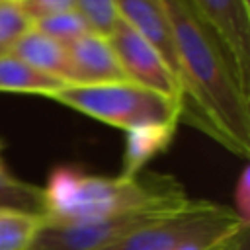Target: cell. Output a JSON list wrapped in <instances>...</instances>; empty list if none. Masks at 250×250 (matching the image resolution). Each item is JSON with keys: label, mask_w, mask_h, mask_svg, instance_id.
<instances>
[{"label": "cell", "mask_w": 250, "mask_h": 250, "mask_svg": "<svg viewBox=\"0 0 250 250\" xmlns=\"http://www.w3.org/2000/svg\"><path fill=\"white\" fill-rule=\"evenodd\" d=\"M172 25L188 92L184 117L234 154L250 152V94L236 70L186 0H160Z\"/></svg>", "instance_id": "6da1fadb"}, {"label": "cell", "mask_w": 250, "mask_h": 250, "mask_svg": "<svg viewBox=\"0 0 250 250\" xmlns=\"http://www.w3.org/2000/svg\"><path fill=\"white\" fill-rule=\"evenodd\" d=\"M43 193L45 225L98 221L129 211L176 207L189 199L170 174L143 170L135 178L88 174L78 164L51 168Z\"/></svg>", "instance_id": "7a4b0ae2"}, {"label": "cell", "mask_w": 250, "mask_h": 250, "mask_svg": "<svg viewBox=\"0 0 250 250\" xmlns=\"http://www.w3.org/2000/svg\"><path fill=\"white\" fill-rule=\"evenodd\" d=\"M51 100L117 129L182 119V104L141 84L123 80L107 84H66Z\"/></svg>", "instance_id": "3957f363"}, {"label": "cell", "mask_w": 250, "mask_h": 250, "mask_svg": "<svg viewBox=\"0 0 250 250\" xmlns=\"http://www.w3.org/2000/svg\"><path fill=\"white\" fill-rule=\"evenodd\" d=\"M244 229H248V225L242 223L232 209L207 199H191L189 205L178 213L98 250H180L189 244L229 240Z\"/></svg>", "instance_id": "277c9868"}, {"label": "cell", "mask_w": 250, "mask_h": 250, "mask_svg": "<svg viewBox=\"0 0 250 250\" xmlns=\"http://www.w3.org/2000/svg\"><path fill=\"white\" fill-rule=\"evenodd\" d=\"M191 197L176 207H160V209H141L129 211L98 221L88 223H72V225H45L37 238L33 240L29 250H98L102 246L113 244L115 240L150 225L164 217L178 213L188 207Z\"/></svg>", "instance_id": "5b68a950"}, {"label": "cell", "mask_w": 250, "mask_h": 250, "mask_svg": "<svg viewBox=\"0 0 250 250\" xmlns=\"http://www.w3.org/2000/svg\"><path fill=\"white\" fill-rule=\"evenodd\" d=\"M199 21L213 33L230 59L240 86L250 94V2L186 0Z\"/></svg>", "instance_id": "8992f818"}, {"label": "cell", "mask_w": 250, "mask_h": 250, "mask_svg": "<svg viewBox=\"0 0 250 250\" xmlns=\"http://www.w3.org/2000/svg\"><path fill=\"white\" fill-rule=\"evenodd\" d=\"M107 39L129 82L160 92L184 105V94L172 70L168 68L160 53L143 35H139L123 20H117Z\"/></svg>", "instance_id": "52a82bcc"}, {"label": "cell", "mask_w": 250, "mask_h": 250, "mask_svg": "<svg viewBox=\"0 0 250 250\" xmlns=\"http://www.w3.org/2000/svg\"><path fill=\"white\" fill-rule=\"evenodd\" d=\"M119 20H123L129 27H133L139 35H143L164 59L168 68L172 70L176 82L182 88L184 94V105H182V117L188 109V92H186V80L182 74V66L178 61L172 25L166 16V10L160 0H113Z\"/></svg>", "instance_id": "ba28073f"}, {"label": "cell", "mask_w": 250, "mask_h": 250, "mask_svg": "<svg viewBox=\"0 0 250 250\" xmlns=\"http://www.w3.org/2000/svg\"><path fill=\"white\" fill-rule=\"evenodd\" d=\"M72 84H107L127 80L105 35L86 33L66 45Z\"/></svg>", "instance_id": "9c48e42d"}, {"label": "cell", "mask_w": 250, "mask_h": 250, "mask_svg": "<svg viewBox=\"0 0 250 250\" xmlns=\"http://www.w3.org/2000/svg\"><path fill=\"white\" fill-rule=\"evenodd\" d=\"M178 121L170 123H148L141 127H133L125 131V150H123V166L119 176L121 178H135L139 176L145 166L156 158L158 154L166 152L176 137Z\"/></svg>", "instance_id": "30bf717a"}, {"label": "cell", "mask_w": 250, "mask_h": 250, "mask_svg": "<svg viewBox=\"0 0 250 250\" xmlns=\"http://www.w3.org/2000/svg\"><path fill=\"white\" fill-rule=\"evenodd\" d=\"M8 55L18 57L20 61L27 62L29 66H33L53 78L72 84V68H70L66 45H62L31 27L18 39V43L12 47V51Z\"/></svg>", "instance_id": "8fae6325"}, {"label": "cell", "mask_w": 250, "mask_h": 250, "mask_svg": "<svg viewBox=\"0 0 250 250\" xmlns=\"http://www.w3.org/2000/svg\"><path fill=\"white\" fill-rule=\"evenodd\" d=\"M62 86H66V82L29 66L27 62L20 61L14 55L0 57V92L33 94V96L51 98Z\"/></svg>", "instance_id": "7c38bea8"}, {"label": "cell", "mask_w": 250, "mask_h": 250, "mask_svg": "<svg viewBox=\"0 0 250 250\" xmlns=\"http://www.w3.org/2000/svg\"><path fill=\"white\" fill-rule=\"evenodd\" d=\"M43 227V213L0 207V250H29Z\"/></svg>", "instance_id": "4fadbf2b"}, {"label": "cell", "mask_w": 250, "mask_h": 250, "mask_svg": "<svg viewBox=\"0 0 250 250\" xmlns=\"http://www.w3.org/2000/svg\"><path fill=\"white\" fill-rule=\"evenodd\" d=\"M31 29H35V31H39V33H43V35H47V37H51V39H55L62 45H68L70 41H74V39L92 31L90 25L86 23V20L80 16V12L76 8L33 20Z\"/></svg>", "instance_id": "5bb4252c"}, {"label": "cell", "mask_w": 250, "mask_h": 250, "mask_svg": "<svg viewBox=\"0 0 250 250\" xmlns=\"http://www.w3.org/2000/svg\"><path fill=\"white\" fill-rule=\"evenodd\" d=\"M0 207L43 213L41 188L12 176L10 170H2L0 172Z\"/></svg>", "instance_id": "9a60e30c"}, {"label": "cell", "mask_w": 250, "mask_h": 250, "mask_svg": "<svg viewBox=\"0 0 250 250\" xmlns=\"http://www.w3.org/2000/svg\"><path fill=\"white\" fill-rule=\"evenodd\" d=\"M29 27L31 21L16 0H0V57L8 55Z\"/></svg>", "instance_id": "2e32d148"}, {"label": "cell", "mask_w": 250, "mask_h": 250, "mask_svg": "<svg viewBox=\"0 0 250 250\" xmlns=\"http://www.w3.org/2000/svg\"><path fill=\"white\" fill-rule=\"evenodd\" d=\"M74 8L80 12V16L86 20L94 33L105 37L119 20L113 0H74Z\"/></svg>", "instance_id": "e0dca14e"}, {"label": "cell", "mask_w": 250, "mask_h": 250, "mask_svg": "<svg viewBox=\"0 0 250 250\" xmlns=\"http://www.w3.org/2000/svg\"><path fill=\"white\" fill-rule=\"evenodd\" d=\"M29 21L74 8V0H16Z\"/></svg>", "instance_id": "ac0fdd59"}, {"label": "cell", "mask_w": 250, "mask_h": 250, "mask_svg": "<svg viewBox=\"0 0 250 250\" xmlns=\"http://www.w3.org/2000/svg\"><path fill=\"white\" fill-rule=\"evenodd\" d=\"M234 213L238 215V219L246 225H250V168L244 166L236 184H234Z\"/></svg>", "instance_id": "d6986e66"}, {"label": "cell", "mask_w": 250, "mask_h": 250, "mask_svg": "<svg viewBox=\"0 0 250 250\" xmlns=\"http://www.w3.org/2000/svg\"><path fill=\"white\" fill-rule=\"evenodd\" d=\"M232 250H250V240H248V232L238 240V244L232 248Z\"/></svg>", "instance_id": "ffe728a7"}, {"label": "cell", "mask_w": 250, "mask_h": 250, "mask_svg": "<svg viewBox=\"0 0 250 250\" xmlns=\"http://www.w3.org/2000/svg\"><path fill=\"white\" fill-rule=\"evenodd\" d=\"M2 170H8V168H6V164H4V158H2V145H0V172H2Z\"/></svg>", "instance_id": "44dd1931"}]
</instances>
